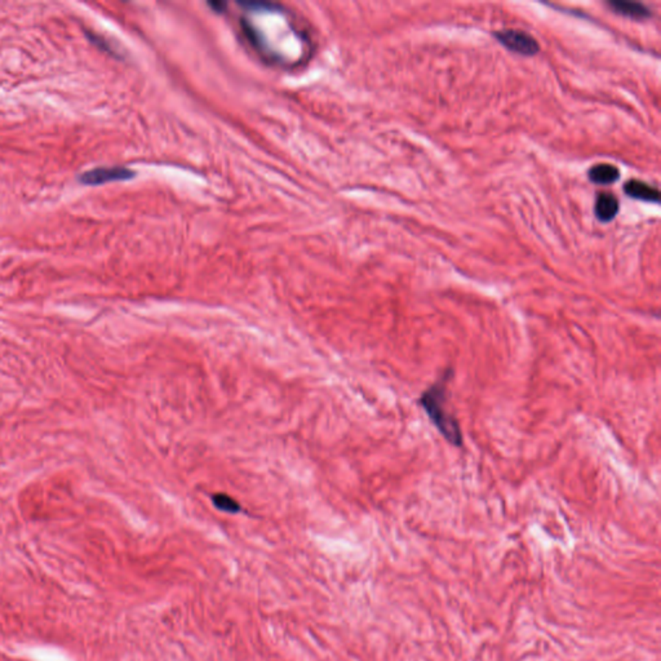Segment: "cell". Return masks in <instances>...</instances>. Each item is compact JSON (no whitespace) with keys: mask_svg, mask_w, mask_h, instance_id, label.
Wrapping results in <instances>:
<instances>
[{"mask_svg":"<svg viewBox=\"0 0 661 661\" xmlns=\"http://www.w3.org/2000/svg\"><path fill=\"white\" fill-rule=\"evenodd\" d=\"M447 380L448 376H443L431 385L421 394L419 403L442 437L452 446L462 447L464 442L462 428L447 409Z\"/></svg>","mask_w":661,"mask_h":661,"instance_id":"6da1fadb","label":"cell"},{"mask_svg":"<svg viewBox=\"0 0 661 661\" xmlns=\"http://www.w3.org/2000/svg\"><path fill=\"white\" fill-rule=\"evenodd\" d=\"M625 194L633 198V199L643 200V202H652V203H659L660 200V193L659 190L649 184L640 181V180H630L624 185Z\"/></svg>","mask_w":661,"mask_h":661,"instance_id":"277c9868","label":"cell"},{"mask_svg":"<svg viewBox=\"0 0 661 661\" xmlns=\"http://www.w3.org/2000/svg\"><path fill=\"white\" fill-rule=\"evenodd\" d=\"M135 172L126 167H101L88 171L80 176V181L85 185H101L113 181H123L135 177Z\"/></svg>","mask_w":661,"mask_h":661,"instance_id":"3957f363","label":"cell"},{"mask_svg":"<svg viewBox=\"0 0 661 661\" xmlns=\"http://www.w3.org/2000/svg\"><path fill=\"white\" fill-rule=\"evenodd\" d=\"M609 6L621 16L633 19V20H646L651 16V12L644 4L637 1H624V0H614L609 1Z\"/></svg>","mask_w":661,"mask_h":661,"instance_id":"5b68a950","label":"cell"},{"mask_svg":"<svg viewBox=\"0 0 661 661\" xmlns=\"http://www.w3.org/2000/svg\"><path fill=\"white\" fill-rule=\"evenodd\" d=\"M495 38L501 45L512 52L518 53L521 56H535L540 51V45L532 35L522 30L506 29L501 32H495Z\"/></svg>","mask_w":661,"mask_h":661,"instance_id":"7a4b0ae2","label":"cell"},{"mask_svg":"<svg viewBox=\"0 0 661 661\" xmlns=\"http://www.w3.org/2000/svg\"><path fill=\"white\" fill-rule=\"evenodd\" d=\"M594 212L599 221L609 222L619 212V200L614 194L600 193L596 200Z\"/></svg>","mask_w":661,"mask_h":661,"instance_id":"8992f818","label":"cell"},{"mask_svg":"<svg viewBox=\"0 0 661 661\" xmlns=\"http://www.w3.org/2000/svg\"><path fill=\"white\" fill-rule=\"evenodd\" d=\"M213 503H215V505H216L219 509L224 510V512L237 513V512L239 510V504H238L234 499H231V497L226 496V495H222V493L213 496Z\"/></svg>","mask_w":661,"mask_h":661,"instance_id":"ba28073f","label":"cell"},{"mask_svg":"<svg viewBox=\"0 0 661 661\" xmlns=\"http://www.w3.org/2000/svg\"><path fill=\"white\" fill-rule=\"evenodd\" d=\"M588 176L593 184L611 185L619 180L620 172L618 167H615L614 164L600 163L589 169Z\"/></svg>","mask_w":661,"mask_h":661,"instance_id":"52a82bcc","label":"cell"}]
</instances>
